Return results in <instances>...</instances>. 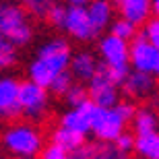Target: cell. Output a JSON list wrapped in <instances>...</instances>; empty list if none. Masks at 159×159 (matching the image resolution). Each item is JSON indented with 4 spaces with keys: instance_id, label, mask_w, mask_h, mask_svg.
I'll return each mask as SVG.
<instances>
[{
    "instance_id": "obj_7",
    "label": "cell",
    "mask_w": 159,
    "mask_h": 159,
    "mask_svg": "<svg viewBox=\"0 0 159 159\" xmlns=\"http://www.w3.org/2000/svg\"><path fill=\"white\" fill-rule=\"evenodd\" d=\"M87 93L89 99L97 106H114L120 99V83L99 62L97 72L87 81Z\"/></svg>"
},
{
    "instance_id": "obj_23",
    "label": "cell",
    "mask_w": 159,
    "mask_h": 159,
    "mask_svg": "<svg viewBox=\"0 0 159 159\" xmlns=\"http://www.w3.org/2000/svg\"><path fill=\"white\" fill-rule=\"evenodd\" d=\"M64 101H66V106L68 107H72V106H79L81 101H85L89 97V93H87V85H83V83H79V81H75L70 85V89L66 91L64 95Z\"/></svg>"
},
{
    "instance_id": "obj_13",
    "label": "cell",
    "mask_w": 159,
    "mask_h": 159,
    "mask_svg": "<svg viewBox=\"0 0 159 159\" xmlns=\"http://www.w3.org/2000/svg\"><path fill=\"white\" fill-rule=\"evenodd\" d=\"M93 110H95V103L91 99H85L81 101L79 106H72L68 107L62 116H60L58 124L66 126L70 130H77L81 134H91V120H93Z\"/></svg>"
},
{
    "instance_id": "obj_12",
    "label": "cell",
    "mask_w": 159,
    "mask_h": 159,
    "mask_svg": "<svg viewBox=\"0 0 159 159\" xmlns=\"http://www.w3.org/2000/svg\"><path fill=\"white\" fill-rule=\"evenodd\" d=\"M155 81L157 79L153 75L130 68L128 75L124 77V81L120 83V91H124V95H128L130 99H149L157 89Z\"/></svg>"
},
{
    "instance_id": "obj_14",
    "label": "cell",
    "mask_w": 159,
    "mask_h": 159,
    "mask_svg": "<svg viewBox=\"0 0 159 159\" xmlns=\"http://www.w3.org/2000/svg\"><path fill=\"white\" fill-rule=\"evenodd\" d=\"M114 6L122 19L141 27L153 17L151 12V0H114Z\"/></svg>"
},
{
    "instance_id": "obj_20",
    "label": "cell",
    "mask_w": 159,
    "mask_h": 159,
    "mask_svg": "<svg viewBox=\"0 0 159 159\" xmlns=\"http://www.w3.org/2000/svg\"><path fill=\"white\" fill-rule=\"evenodd\" d=\"M19 60V52L17 46L11 43L4 35H0V70H8L17 64Z\"/></svg>"
},
{
    "instance_id": "obj_25",
    "label": "cell",
    "mask_w": 159,
    "mask_h": 159,
    "mask_svg": "<svg viewBox=\"0 0 159 159\" xmlns=\"http://www.w3.org/2000/svg\"><path fill=\"white\" fill-rule=\"evenodd\" d=\"M141 27H143V29H141L139 35L145 37L151 46H155L159 50V17H151L147 23H143Z\"/></svg>"
},
{
    "instance_id": "obj_30",
    "label": "cell",
    "mask_w": 159,
    "mask_h": 159,
    "mask_svg": "<svg viewBox=\"0 0 159 159\" xmlns=\"http://www.w3.org/2000/svg\"><path fill=\"white\" fill-rule=\"evenodd\" d=\"M68 4H72V6H87V2L89 0H66Z\"/></svg>"
},
{
    "instance_id": "obj_29",
    "label": "cell",
    "mask_w": 159,
    "mask_h": 159,
    "mask_svg": "<svg viewBox=\"0 0 159 159\" xmlns=\"http://www.w3.org/2000/svg\"><path fill=\"white\" fill-rule=\"evenodd\" d=\"M151 12L153 17H159V0H151Z\"/></svg>"
},
{
    "instance_id": "obj_10",
    "label": "cell",
    "mask_w": 159,
    "mask_h": 159,
    "mask_svg": "<svg viewBox=\"0 0 159 159\" xmlns=\"http://www.w3.org/2000/svg\"><path fill=\"white\" fill-rule=\"evenodd\" d=\"M19 79L0 75V122H11L21 116L19 110Z\"/></svg>"
},
{
    "instance_id": "obj_19",
    "label": "cell",
    "mask_w": 159,
    "mask_h": 159,
    "mask_svg": "<svg viewBox=\"0 0 159 159\" xmlns=\"http://www.w3.org/2000/svg\"><path fill=\"white\" fill-rule=\"evenodd\" d=\"M132 128L136 132H149V130H157L159 128V114L151 107H136L134 116L130 120Z\"/></svg>"
},
{
    "instance_id": "obj_3",
    "label": "cell",
    "mask_w": 159,
    "mask_h": 159,
    "mask_svg": "<svg viewBox=\"0 0 159 159\" xmlns=\"http://www.w3.org/2000/svg\"><path fill=\"white\" fill-rule=\"evenodd\" d=\"M33 23L23 6L12 0H0V35L17 48H23L33 39Z\"/></svg>"
},
{
    "instance_id": "obj_27",
    "label": "cell",
    "mask_w": 159,
    "mask_h": 159,
    "mask_svg": "<svg viewBox=\"0 0 159 159\" xmlns=\"http://www.w3.org/2000/svg\"><path fill=\"white\" fill-rule=\"evenodd\" d=\"M64 17H66V6L64 4H56L50 8V12H48V17H46V21L50 25H52L54 29H62V23H64Z\"/></svg>"
},
{
    "instance_id": "obj_8",
    "label": "cell",
    "mask_w": 159,
    "mask_h": 159,
    "mask_svg": "<svg viewBox=\"0 0 159 159\" xmlns=\"http://www.w3.org/2000/svg\"><path fill=\"white\" fill-rule=\"evenodd\" d=\"M62 31L68 37H72L75 41H81V43L93 41L99 35L87 15V8L85 6H72V4L66 6V17H64V23H62Z\"/></svg>"
},
{
    "instance_id": "obj_24",
    "label": "cell",
    "mask_w": 159,
    "mask_h": 159,
    "mask_svg": "<svg viewBox=\"0 0 159 159\" xmlns=\"http://www.w3.org/2000/svg\"><path fill=\"white\" fill-rule=\"evenodd\" d=\"M75 83V77L70 75V70H64V72H60V75H56L54 77V81L50 83V93L54 95H58V97H62V95L70 89V85Z\"/></svg>"
},
{
    "instance_id": "obj_26",
    "label": "cell",
    "mask_w": 159,
    "mask_h": 159,
    "mask_svg": "<svg viewBox=\"0 0 159 159\" xmlns=\"http://www.w3.org/2000/svg\"><path fill=\"white\" fill-rule=\"evenodd\" d=\"M37 159H70V151H66L64 147L50 141V145H43Z\"/></svg>"
},
{
    "instance_id": "obj_4",
    "label": "cell",
    "mask_w": 159,
    "mask_h": 159,
    "mask_svg": "<svg viewBox=\"0 0 159 159\" xmlns=\"http://www.w3.org/2000/svg\"><path fill=\"white\" fill-rule=\"evenodd\" d=\"M97 54H99V62L110 70V75L118 83H122L130 70V41L107 33L99 37Z\"/></svg>"
},
{
    "instance_id": "obj_15",
    "label": "cell",
    "mask_w": 159,
    "mask_h": 159,
    "mask_svg": "<svg viewBox=\"0 0 159 159\" xmlns=\"http://www.w3.org/2000/svg\"><path fill=\"white\" fill-rule=\"evenodd\" d=\"M99 68V60L93 52H87V50H81V52H72L70 58V66L68 70L75 77V81L79 83H87L89 79L93 77Z\"/></svg>"
},
{
    "instance_id": "obj_21",
    "label": "cell",
    "mask_w": 159,
    "mask_h": 159,
    "mask_svg": "<svg viewBox=\"0 0 159 159\" xmlns=\"http://www.w3.org/2000/svg\"><path fill=\"white\" fill-rule=\"evenodd\" d=\"M17 2L27 11L29 17H35V19H46L50 8L56 4V0H17Z\"/></svg>"
},
{
    "instance_id": "obj_18",
    "label": "cell",
    "mask_w": 159,
    "mask_h": 159,
    "mask_svg": "<svg viewBox=\"0 0 159 159\" xmlns=\"http://www.w3.org/2000/svg\"><path fill=\"white\" fill-rule=\"evenodd\" d=\"M50 141L56 143V145H60V147H64L66 151H75L77 147H81L83 143L87 141V136L81 134V132H77V130H70L66 128V126H62V124H56L52 128V132H50Z\"/></svg>"
},
{
    "instance_id": "obj_2",
    "label": "cell",
    "mask_w": 159,
    "mask_h": 159,
    "mask_svg": "<svg viewBox=\"0 0 159 159\" xmlns=\"http://www.w3.org/2000/svg\"><path fill=\"white\" fill-rule=\"evenodd\" d=\"M46 145V134L37 122H11L0 132V149L11 159H37Z\"/></svg>"
},
{
    "instance_id": "obj_31",
    "label": "cell",
    "mask_w": 159,
    "mask_h": 159,
    "mask_svg": "<svg viewBox=\"0 0 159 159\" xmlns=\"http://www.w3.org/2000/svg\"><path fill=\"white\" fill-rule=\"evenodd\" d=\"M0 159H2V149H0Z\"/></svg>"
},
{
    "instance_id": "obj_28",
    "label": "cell",
    "mask_w": 159,
    "mask_h": 159,
    "mask_svg": "<svg viewBox=\"0 0 159 159\" xmlns=\"http://www.w3.org/2000/svg\"><path fill=\"white\" fill-rule=\"evenodd\" d=\"M114 143H116L118 149H122L124 153H132V149H134V132H130V130L126 128Z\"/></svg>"
},
{
    "instance_id": "obj_16",
    "label": "cell",
    "mask_w": 159,
    "mask_h": 159,
    "mask_svg": "<svg viewBox=\"0 0 159 159\" xmlns=\"http://www.w3.org/2000/svg\"><path fill=\"white\" fill-rule=\"evenodd\" d=\"M85 8H87V15H89V19H91V23H93L97 33L106 31L112 25L114 11H116L114 0H89Z\"/></svg>"
},
{
    "instance_id": "obj_6",
    "label": "cell",
    "mask_w": 159,
    "mask_h": 159,
    "mask_svg": "<svg viewBox=\"0 0 159 159\" xmlns=\"http://www.w3.org/2000/svg\"><path fill=\"white\" fill-rule=\"evenodd\" d=\"M128 124L130 122L118 112L116 106H97L95 103L93 120H91V134H93V139L114 143L124 130L128 128Z\"/></svg>"
},
{
    "instance_id": "obj_5",
    "label": "cell",
    "mask_w": 159,
    "mask_h": 159,
    "mask_svg": "<svg viewBox=\"0 0 159 159\" xmlns=\"http://www.w3.org/2000/svg\"><path fill=\"white\" fill-rule=\"evenodd\" d=\"M52 106V93L43 85L25 79L19 83V110L21 116L31 122H41L46 120L48 112Z\"/></svg>"
},
{
    "instance_id": "obj_9",
    "label": "cell",
    "mask_w": 159,
    "mask_h": 159,
    "mask_svg": "<svg viewBox=\"0 0 159 159\" xmlns=\"http://www.w3.org/2000/svg\"><path fill=\"white\" fill-rule=\"evenodd\" d=\"M130 68L149 72L159 81V50L141 35L130 41Z\"/></svg>"
},
{
    "instance_id": "obj_22",
    "label": "cell",
    "mask_w": 159,
    "mask_h": 159,
    "mask_svg": "<svg viewBox=\"0 0 159 159\" xmlns=\"http://www.w3.org/2000/svg\"><path fill=\"white\" fill-rule=\"evenodd\" d=\"M110 33H114L116 37L120 39H126V41H132L136 35H139V27L134 23H130L126 19H114L112 25H110Z\"/></svg>"
},
{
    "instance_id": "obj_1",
    "label": "cell",
    "mask_w": 159,
    "mask_h": 159,
    "mask_svg": "<svg viewBox=\"0 0 159 159\" xmlns=\"http://www.w3.org/2000/svg\"><path fill=\"white\" fill-rule=\"evenodd\" d=\"M72 58V48L64 37H52L43 41L35 52V58L27 66V79L37 85L50 87L56 75L68 70Z\"/></svg>"
},
{
    "instance_id": "obj_17",
    "label": "cell",
    "mask_w": 159,
    "mask_h": 159,
    "mask_svg": "<svg viewBox=\"0 0 159 159\" xmlns=\"http://www.w3.org/2000/svg\"><path fill=\"white\" fill-rule=\"evenodd\" d=\"M132 153L139 159H159V128L149 132H136Z\"/></svg>"
},
{
    "instance_id": "obj_11",
    "label": "cell",
    "mask_w": 159,
    "mask_h": 159,
    "mask_svg": "<svg viewBox=\"0 0 159 159\" xmlns=\"http://www.w3.org/2000/svg\"><path fill=\"white\" fill-rule=\"evenodd\" d=\"M132 153H124L116 147V143L110 141H85L81 147H77L70 153V159H130Z\"/></svg>"
}]
</instances>
